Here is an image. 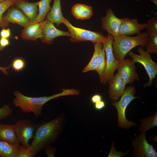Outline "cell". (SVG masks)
I'll return each instance as SVG.
<instances>
[{"mask_svg": "<svg viewBox=\"0 0 157 157\" xmlns=\"http://www.w3.org/2000/svg\"><path fill=\"white\" fill-rule=\"evenodd\" d=\"M66 119V114L63 113L53 120L36 124L33 140L29 147L32 157L56 141L63 130Z\"/></svg>", "mask_w": 157, "mask_h": 157, "instance_id": "1", "label": "cell"}, {"mask_svg": "<svg viewBox=\"0 0 157 157\" xmlns=\"http://www.w3.org/2000/svg\"><path fill=\"white\" fill-rule=\"evenodd\" d=\"M62 91L49 96L32 97L26 96L19 90H15L13 94L15 96L13 101L14 105L26 113L32 112L35 117L42 115V108L45 104L54 99L64 96L79 95L80 91L74 88L61 89Z\"/></svg>", "mask_w": 157, "mask_h": 157, "instance_id": "2", "label": "cell"}, {"mask_svg": "<svg viewBox=\"0 0 157 157\" xmlns=\"http://www.w3.org/2000/svg\"><path fill=\"white\" fill-rule=\"evenodd\" d=\"M149 35L147 33H140L134 37L119 35L113 37V50L115 58L117 60L124 59L126 54L134 47H145Z\"/></svg>", "mask_w": 157, "mask_h": 157, "instance_id": "3", "label": "cell"}, {"mask_svg": "<svg viewBox=\"0 0 157 157\" xmlns=\"http://www.w3.org/2000/svg\"><path fill=\"white\" fill-rule=\"evenodd\" d=\"M135 89L133 86L126 87L121 96L120 100L118 101H112L111 104L116 108L117 112L119 127L123 129H128L131 126L137 124L128 120L126 117V109L130 102L134 99L139 98L135 97Z\"/></svg>", "mask_w": 157, "mask_h": 157, "instance_id": "4", "label": "cell"}, {"mask_svg": "<svg viewBox=\"0 0 157 157\" xmlns=\"http://www.w3.org/2000/svg\"><path fill=\"white\" fill-rule=\"evenodd\" d=\"M63 22L68 30L70 35V40L72 42L90 41L94 44L98 43L102 44L107 38V36H104L102 33L76 27L65 18Z\"/></svg>", "mask_w": 157, "mask_h": 157, "instance_id": "5", "label": "cell"}, {"mask_svg": "<svg viewBox=\"0 0 157 157\" xmlns=\"http://www.w3.org/2000/svg\"><path fill=\"white\" fill-rule=\"evenodd\" d=\"M137 51L139 55L131 51L129 52L128 55L135 63H139L143 66L149 77L148 82L144 86H150L157 74V63L152 60L149 53L144 51L143 47H139Z\"/></svg>", "mask_w": 157, "mask_h": 157, "instance_id": "6", "label": "cell"}, {"mask_svg": "<svg viewBox=\"0 0 157 157\" xmlns=\"http://www.w3.org/2000/svg\"><path fill=\"white\" fill-rule=\"evenodd\" d=\"M113 36L108 34L106 40L102 44L104 50L106 57V66L102 80V83L105 84L114 75L120 60H116L114 57L113 50Z\"/></svg>", "mask_w": 157, "mask_h": 157, "instance_id": "7", "label": "cell"}, {"mask_svg": "<svg viewBox=\"0 0 157 157\" xmlns=\"http://www.w3.org/2000/svg\"><path fill=\"white\" fill-rule=\"evenodd\" d=\"M36 126L32 121L27 119L19 120L14 125L17 142L21 143L25 148L30 146L29 141L34 137Z\"/></svg>", "mask_w": 157, "mask_h": 157, "instance_id": "8", "label": "cell"}, {"mask_svg": "<svg viewBox=\"0 0 157 157\" xmlns=\"http://www.w3.org/2000/svg\"><path fill=\"white\" fill-rule=\"evenodd\" d=\"M146 132L142 133L132 139L131 146L134 157H157V153L152 144L148 143L146 139Z\"/></svg>", "mask_w": 157, "mask_h": 157, "instance_id": "9", "label": "cell"}, {"mask_svg": "<svg viewBox=\"0 0 157 157\" xmlns=\"http://www.w3.org/2000/svg\"><path fill=\"white\" fill-rule=\"evenodd\" d=\"M42 35L40 39L44 43L52 44L56 38L61 36H70L68 32L64 31L56 28L53 23L46 19L40 22Z\"/></svg>", "mask_w": 157, "mask_h": 157, "instance_id": "10", "label": "cell"}, {"mask_svg": "<svg viewBox=\"0 0 157 157\" xmlns=\"http://www.w3.org/2000/svg\"><path fill=\"white\" fill-rule=\"evenodd\" d=\"M136 68L135 63L132 59L120 60L117 69L126 85L132 83L135 80L139 81L138 75L135 72Z\"/></svg>", "mask_w": 157, "mask_h": 157, "instance_id": "11", "label": "cell"}, {"mask_svg": "<svg viewBox=\"0 0 157 157\" xmlns=\"http://www.w3.org/2000/svg\"><path fill=\"white\" fill-rule=\"evenodd\" d=\"M102 28L107 31L108 34L113 37L119 35V31L122 19L117 17L113 10L110 8L106 10V14L101 19Z\"/></svg>", "mask_w": 157, "mask_h": 157, "instance_id": "12", "label": "cell"}, {"mask_svg": "<svg viewBox=\"0 0 157 157\" xmlns=\"http://www.w3.org/2000/svg\"><path fill=\"white\" fill-rule=\"evenodd\" d=\"M146 24H140L137 19H130L125 17L122 19L119 34L123 35H130L138 34L145 28Z\"/></svg>", "mask_w": 157, "mask_h": 157, "instance_id": "13", "label": "cell"}, {"mask_svg": "<svg viewBox=\"0 0 157 157\" xmlns=\"http://www.w3.org/2000/svg\"><path fill=\"white\" fill-rule=\"evenodd\" d=\"M2 19L5 22L17 24L24 27L30 21L20 10L13 6L7 10L6 13L3 15Z\"/></svg>", "mask_w": 157, "mask_h": 157, "instance_id": "14", "label": "cell"}, {"mask_svg": "<svg viewBox=\"0 0 157 157\" xmlns=\"http://www.w3.org/2000/svg\"><path fill=\"white\" fill-rule=\"evenodd\" d=\"M107 82L109 85L108 92L110 98L113 101L117 100L124 93L126 84L118 72Z\"/></svg>", "mask_w": 157, "mask_h": 157, "instance_id": "15", "label": "cell"}, {"mask_svg": "<svg viewBox=\"0 0 157 157\" xmlns=\"http://www.w3.org/2000/svg\"><path fill=\"white\" fill-rule=\"evenodd\" d=\"M13 6L20 10L30 21H35L38 13V2L30 3L27 0H18Z\"/></svg>", "mask_w": 157, "mask_h": 157, "instance_id": "16", "label": "cell"}, {"mask_svg": "<svg viewBox=\"0 0 157 157\" xmlns=\"http://www.w3.org/2000/svg\"><path fill=\"white\" fill-rule=\"evenodd\" d=\"M42 35L40 23L30 21L22 30L20 37L24 40L35 41Z\"/></svg>", "mask_w": 157, "mask_h": 157, "instance_id": "17", "label": "cell"}, {"mask_svg": "<svg viewBox=\"0 0 157 157\" xmlns=\"http://www.w3.org/2000/svg\"><path fill=\"white\" fill-rule=\"evenodd\" d=\"M71 13L76 19L81 20L89 19L93 14L91 6L82 3H77L73 6Z\"/></svg>", "mask_w": 157, "mask_h": 157, "instance_id": "18", "label": "cell"}, {"mask_svg": "<svg viewBox=\"0 0 157 157\" xmlns=\"http://www.w3.org/2000/svg\"><path fill=\"white\" fill-rule=\"evenodd\" d=\"M61 0H54L52 7L46 16V19L53 23H56L58 26L63 24L64 17L62 12Z\"/></svg>", "mask_w": 157, "mask_h": 157, "instance_id": "19", "label": "cell"}, {"mask_svg": "<svg viewBox=\"0 0 157 157\" xmlns=\"http://www.w3.org/2000/svg\"><path fill=\"white\" fill-rule=\"evenodd\" d=\"M0 140L11 143L18 142L14 131V125L0 123Z\"/></svg>", "mask_w": 157, "mask_h": 157, "instance_id": "20", "label": "cell"}, {"mask_svg": "<svg viewBox=\"0 0 157 157\" xmlns=\"http://www.w3.org/2000/svg\"><path fill=\"white\" fill-rule=\"evenodd\" d=\"M19 143H11L0 140V157H17Z\"/></svg>", "mask_w": 157, "mask_h": 157, "instance_id": "21", "label": "cell"}, {"mask_svg": "<svg viewBox=\"0 0 157 157\" xmlns=\"http://www.w3.org/2000/svg\"><path fill=\"white\" fill-rule=\"evenodd\" d=\"M94 44V51L93 55L88 63L83 69V73L90 71H96L98 56L103 48V46L101 44L99 43Z\"/></svg>", "mask_w": 157, "mask_h": 157, "instance_id": "22", "label": "cell"}, {"mask_svg": "<svg viewBox=\"0 0 157 157\" xmlns=\"http://www.w3.org/2000/svg\"><path fill=\"white\" fill-rule=\"evenodd\" d=\"M52 0H41L38 1V13L35 22L40 23L44 21L51 9L50 4Z\"/></svg>", "mask_w": 157, "mask_h": 157, "instance_id": "23", "label": "cell"}, {"mask_svg": "<svg viewBox=\"0 0 157 157\" xmlns=\"http://www.w3.org/2000/svg\"><path fill=\"white\" fill-rule=\"evenodd\" d=\"M140 124L138 131L141 132H146L150 129L157 125V112L154 115L142 119L139 121Z\"/></svg>", "mask_w": 157, "mask_h": 157, "instance_id": "24", "label": "cell"}, {"mask_svg": "<svg viewBox=\"0 0 157 157\" xmlns=\"http://www.w3.org/2000/svg\"><path fill=\"white\" fill-rule=\"evenodd\" d=\"M106 57L104 50L102 48L99 55L96 71L98 73L101 82L106 66Z\"/></svg>", "mask_w": 157, "mask_h": 157, "instance_id": "25", "label": "cell"}, {"mask_svg": "<svg viewBox=\"0 0 157 157\" xmlns=\"http://www.w3.org/2000/svg\"><path fill=\"white\" fill-rule=\"evenodd\" d=\"M15 1L13 0H6L0 3V27L6 28L8 26L9 23L4 22L2 19L3 13L10 7L13 6Z\"/></svg>", "mask_w": 157, "mask_h": 157, "instance_id": "26", "label": "cell"}, {"mask_svg": "<svg viewBox=\"0 0 157 157\" xmlns=\"http://www.w3.org/2000/svg\"><path fill=\"white\" fill-rule=\"evenodd\" d=\"M146 51L149 53L157 54V34L149 36L145 46Z\"/></svg>", "mask_w": 157, "mask_h": 157, "instance_id": "27", "label": "cell"}, {"mask_svg": "<svg viewBox=\"0 0 157 157\" xmlns=\"http://www.w3.org/2000/svg\"><path fill=\"white\" fill-rule=\"evenodd\" d=\"M149 36L157 34V18L155 17L149 19L146 24L145 28Z\"/></svg>", "mask_w": 157, "mask_h": 157, "instance_id": "28", "label": "cell"}, {"mask_svg": "<svg viewBox=\"0 0 157 157\" xmlns=\"http://www.w3.org/2000/svg\"><path fill=\"white\" fill-rule=\"evenodd\" d=\"M25 63L22 58H18L15 59L12 62L11 66L15 71H19L25 67Z\"/></svg>", "mask_w": 157, "mask_h": 157, "instance_id": "29", "label": "cell"}, {"mask_svg": "<svg viewBox=\"0 0 157 157\" xmlns=\"http://www.w3.org/2000/svg\"><path fill=\"white\" fill-rule=\"evenodd\" d=\"M13 110L8 104H4L0 108V121L12 114Z\"/></svg>", "mask_w": 157, "mask_h": 157, "instance_id": "30", "label": "cell"}, {"mask_svg": "<svg viewBox=\"0 0 157 157\" xmlns=\"http://www.w3.org/2000/svg\"><path fill=\"white\" fill-rule=\"evenodd\" d=\"M115 143L112 142L111 149L108 157H120L127 155L129 151L123 152L122 151H117L114 147Z\"/></svg>", "mask_w": 157, "mask_h": 157, "instance_id": "31", "label": "cell"}, {"mask_svg": "<svg viewBox=\"0 0 157 157\" xmlns=\"http://www.w3.org/2000/svg\"><path fill=\"white\" fill-rule=\"evenodd\" d=\"M29 147L26 149L22 145L19 146L18 148L17 157H32Z\"/></svg>", "mask_w": 157, "mask_h": 157, "instance_id": "32", "label": "cell"}, {"mask_svg": "<svg viewBox=\"0 0 157 157\" xmlns=\"http://www.w3.org/2000/svg\"><path fill=\"white\" fill-rule=\"evenodd\" d=\"M44 150L48 157H54L56 151V148L55 147L49 146L46 148Z\"/></svg>", "mask_w": 157, "mask_h": 157, "instance_id": "33", "label": "cell"}, {"mask_svg": "<svg viewBox=\"0 0 157 157\" xmlns=\"http://www.w3.org/2000/svg\"><path fill=\"white\" fill-rule=\"evenodd\" d=\"M11 35V31L9 28H3L0 32L1 38H8Z\"/></svg>", "mask_w": 157, "mask_h": 157, "instance_id": "34", "label": "cell"}, {"mask_svg": "<svg viewBox=\"0 0 157 157\" xmlns=\"http://www.w3.org/2000/svg\"><path fill=\"white\" fill-rule=\"evenodd\" d=\"M10 43L9 40L8 38H1L0 39V51H2Z\"/></svg>", "mask_w": 157, "mask_h": 157, "instance_id": "35", "label": "cell"}, {"mask_svg": "<svg viewBox=\"0 0 157 157\" xmlns=\"http://www.w3.org/2000/svg\"><path fill=\"white\" fill-rule=\"evenodd\" d=\"M105 106V102L102 100L94 104V105L95 108L98 110L103 109Z\"/></svg>", "mask_w": 157, "mask_h": 157, "instance_id": "36", "label": "cell"}, {"mask_svg": "<svg viewBox=\"0 0 157 157\" xmlns=\"http://www.w3.org/2000/svg\"><path fill=\"white\" fill-rule=\"evenodd\" d=\"M91 101L93 104L99 102L102 100V97L101 95L96 94L93 95L91 98Z\"/></svg>", "mask_w": 157, "mask_h": 157, "instance_id": "37", "label": "cell"}, {"mask_svg": "<svg viewBox=\"0 0 157 157\" xmlns=\"http://www.w3.org/2000/svg\"><path fill=\"white\" fill-rule=\"evenodd\" d=\"M10 67H11V65H10L8 67H5L0 66V70L2 71L4 74L8 75V73L7 71V70L9 69Z\"/></svg>", "mask_w": 157, "mask_h": 157, "instance_id": "38", "label": "cell"}, {"mask_svg": "<svg viewBox=\"0 0 157 157\" xmlns=\"http://www.w3.org/2000/svg\"><path fill=\"white\" fill-rule=\"evenodd\" d=\"M136 1H139L140 0H135ZM150 1H151L152 2H153L154 3L156 6H157V0H149Z\"/></svg>", "mask_w": 157, "mask_h": 157, "instance_id": "39", "label": "cell"}, {"mask_svg": "<svg viewBox=\"0 0 157 157\" xmlns=\"http://www.w3.org/2000/svg\"><path fill=\"white\" fill-rule=\"evenodd\" d=\"M6 0H0V3H1L4 1H6ZM14 0V1H16L17 0Z\"/></svg>", "mask_w": 157, "mask_h": 157, "instance_id": "40", "label": "cell"}, {"mask_svg": "<svg viewBox=\"0 0 157 157\" xmlns=\"http://www.w3.org/2000/svg\"></svg>", "mask_w": 157, "mask_h": 157, "instance_id": "41", "label": "cell"}]
</instances>
